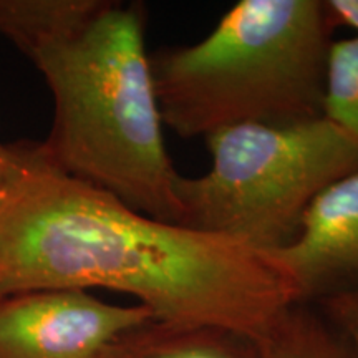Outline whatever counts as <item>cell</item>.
<instances>
[{
	"instance_id": "cell-1",
	"label": "cell",
	"mask_w": 358,
	"mask_h": 358,
	"mask_svg": "<svg viewBox=\"0 0 358 358\" xmlns=\"http://www.w3.org/2000/svg\"><path fill=\"white\" fill-rule=\"evenodd\" d=\"M88 289L131 295L158 322L219 327L254 342L301 303L266 250L145 216L24 143L0 185V299Z\"/></svg>"
},
{
	"instance_id": "cell-2",
	"label": "cell",
	"mask_w": 358,
	"mask_h": 358,
	"mask_svg": "<svg viewBox=\"0 0 358 358\" xmlns=\"http://www.w3.org/2000/svg\"><path fill=\"white\" fill-rule=\"evenodd\" d=\"M145 24L140 2L106 0L82 29L35 53L53 100L37 151L48 166L134 211L179 224V173L164 145Z\"/></svg>"
},
{
	"instance_id": "cell-3",
	"label": "cell",
	"mask_w": 358,
	"mask_h": 358,
	"mask_svg": "<svg viewBox=\"0 0 358 358\" xmlns=\"http://www.w3.org/2000/svg\"><path fill=\"white\" fill-rule=\"evenodd\" d=\"M332 32L322 0H241L199 42L150 53L163 124L206 138L325 116Z\"/></svg>"
},
{
	"instance_id": "cell-4",
	"label": "cell",
	"mask_w": 358,
	"mask_h": 358,
	"mask_svg": "<svg viewBox=\"0 0 358 358\" xmlns=\"http://www.w3.org/2000/svg\"><path fill=\"white\" fill-rule=\"evenodd\" d=\"M204 141L208 171L176 179L179 224L266 252L294 239L325 187L358 171V140L327 116L239 124Z\"/></svg>"
},
{
	"instance_id": "cell-5",
	"label": "cell",
	"mask_w": 358,
	"mask_h": 358,
	"mask_svg": "<svg viewBox=\"0 0 358 358\" xmlns=\"http://www.w3.org/2000/svg\"><path fill=\"white\" fill-rule=\"evenodd\" d=\"M156 320L85 290H34L0 299V358H108L120 338Z\"/></svg>"
},
{
	"instance_id": "cell-6",
	"label": "cell",
	"mask_w": 358,
	"mask_h": 358,
	"mask_svg": "<svg viewBox=\"0 0 358 358\" xmlns=\"http://www.w3.org/2000/svg\"><path fill=\"white\" fill-rule=\"evenodd\" d=\"M268 254L299 302L350 289L358 280V171L325 187L308 206L294 239Z\"/></svg>"
},
{
	"instance_id": "cell-7",
	"label": "cell",
	"mask_w": 358,
	"mask_h": 358,
	"mask_svg": "<svg viewBox=\"0 0 358 358\" xmlns=\"http://www.w3.org/2000/svg\"><path fill=\"white\" fill-rule=\"evenodd\" d=\"M108 358H259L254 340L211 325L148 322L124 335Z\"/></svg>"
},
{
	"instance_id": "cell-8",
	"label": "cell",
	"mask_w": 358,
	"mask_h": 358,
	"mask_svg": "<svg viewBox=\"0 0 358 358\" xmlns=\"http://www.w3.org/2000/svg\"><path fill=\"white\" fill-rule=\"evenodd\" d=\"M106 0H0V35L32 60L88 24Z\"/></svg>"
},
{
	"instance_id": "cell-9",
	"label": "cell",
	"mask_w": 358,
	"mask_h": 358,
	"mask_svg": "<svg viewBox=\"0 0 358 358\" xmlns=\"http://www.w3.org/2000/svg\"><path fill=\"white\" fill-rule=\"evenodd\" d=\"M254 343L259 358H357L337 327L302 302L285 308Z\"/></svg>"
},
{
	"instance_id": "cell-10",
	"label": "cell",
	"mask_w": 358,
	"mask_h": 358,
	"mask_svg": "<svg viewBox=\"0 0 358 358\" xmlns=\"http://www.w3.org/2000/svg\"><path fill=\"white\" fill-rule=\"evenodd\" d=\"M324 115L358 140V35L332 42Z\"/></svg>"
},
{
	"instance_id": "cell-11",
	"label": "cell",
	"mask_w": 358,
	"mask_h": 358,
	"mask_svg": "<svg viewBox=\"0 0 358 358\" xmlns=\"http://www.w3.org/2000/svg\"><path fill=\"white\" fill-rule=\"evenodd\" d=\"M327 317L348 340L358 358V285L322 299Z\"/></svg>"
},
{
	"instance_id": "cell-12",
	"label": "cell",
	"mask_w": 358,
	"mask_h": 358,
	"mask_svg": "<svg viewBox=\"0 0 358 358\" xmlns=\"http://www.w3.org/2000/svg\"><path fill=\"white\" fill-rule=\"evenodd\" d=\"M324 10L332 29L342 25L358 34V0H324Z\"/></svg>"
},
{
	"instance_id": "cell-13",
	"label": "cell",
	"mask_w": 358,
	"mask_h": 358,
	"mask_svg": "<svg viewBox=\"0 0 358 358\" xmlns=\"http://www.w3.org/2000/svg\"><path fill=\"white\" fill-rule=\"evenodd\" d=\"M22 156H24V143H17V145L0 143V185L6 181L13 169L19 166Z\"/></svg>"
}]
</instances>
